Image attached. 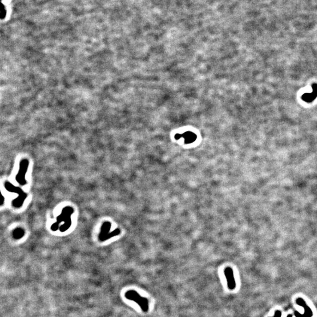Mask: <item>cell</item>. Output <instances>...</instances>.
I'll use <instances>...</instances> for the list:
<instances>
[{
	"mask_svg": "<svg viewBox=\"0 0 317 317\" xmlns=\"http://www.w3.org/2000/svg\"><path fill=\"white\" fill-rule=\"evenodd\" d=\"M297 304L300 306H302L303 307H304L305 312H306V317H311L312 316V312L311 311V309L306 305V303H305L304 301L301 298H299L297 300Z\"/></svg>",
	"mask_w": 317,
	"mask_h": 317,
	"instance_id": "5",
	"label": "cell"
},
{
	"mask_svg": "<svg viewBox=\"0 0 317 317\" xmlns=\"http://www.w3.org/2000/svg\"><path fill=\"white\" fill-rule=\"evenodd\" d=\"M175 137L176 139H178L180 138H183L184 139V143L186 144H189L192 142H194L197 138L196 135L194 133L191 132H185L182 135L176 134Z\"/></svg>",
	"mask_w": 317,
	"mask_h": 317,
	"instance_id": "3",
	"label": "cell"
},
{
	"mask_svg": "<svg viewBox=\"0 0 317 317\" xmlns=\"http://www.w3.org/2000/svg\"><path fill=\"white\" fill-rule=\"evenodd\" d=\"M312 92L309 93H305L303 95V99L307 102H311L313 101L317 97V85L314 84L312 87Z\"/></svg>",
	"mask_w": 317,
	"mask_h": 317,
	"instance_id": "4",
	"label": "cell"
},
{
	"mask_svg": "<svg viewBox=\"0 0 317 317\" xmlns=\"http://www.w3.org/2000/svg\"><path fill=\"white\" fill-rule=\"evenodd\" d=\"M224 273L227 279L228 289L230 290H234L236 287V282L234 279L233 269L230 267H227L224 269Z\"/></svg>",
	"mask_w": 317,
	"mask_h": 317,
	"instance_id": "2",
	"label": "cell"
},
{
	"mask_svg": "<svg viewBox=\"0 0 317 317\" xmlns=\"http://www.w3.org/2000/svg\"><path fill=\"white\" fill-rule=\"evenodd\" d=\"M125 297L127 300L133 301L137 303L144 312H146L149 309V301L148 300L140 296L139 293L134 290H129L127 291L125 294Z\"/></svg>",
	"mask_w": 317,
	"mask_h": 317,
	"instance_id": "1",
	"label": "cell"
}]
</instances>
